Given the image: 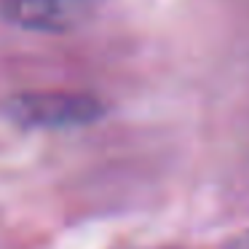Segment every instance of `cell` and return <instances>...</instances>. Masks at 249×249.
I'll return each instance as SVG.
<instances>
[{
	"label": "cell",
	"instance_id": "cell-3",
	"mask_svg": "<svg viewBox=\"0 0 249 249\" xmlns=\"http://www.w3.org/2000/svg\"><path fill=\"white\" fill-rule=\"evenodd\" d=\"M228 249H249V231H244L241 236L231 238V244H228Z\"/></svg>",
	"mask_w": 249,
	"mask_h": 249
},
{
	"label": "cell",
	"instance_id": "cell-2",
	"mask_svg": "<svg viewBox=\"0 0 249 249\" xmlns=\"http://www.w3.org/2000/svg\"><path fill=\"white\" fill-rule=\"evenodd\" d=\"M0 14L27 30H67L83 6L75 0H0Z\"/></svg>",
	"mask_w": 249,
	"mask_h": 249
},
{
	"label": "cell",
	"instance_id": "cell-4",
	"mask_svg": "<svg viewBox=\"0 0 249 249\" xmlns=\"http://www.w3.org/2000/svg\"><path fill=\"white\" fill-rule=\"evenodd\" d=\"M75 3H81V6H83V3H89V0H75Z\"/></svg>",
	"mask_w": 249,
	"mask_h": 249
},
{
	"label": "cell",
	"instance_id": "cell-1",
	"mask_svg": "<svg viewBox=\"0 0 249 249\" xmlns=\"http://www.w3.org/2000/svg\"><path fill=\"white\" fill-rule=\"evenodd\" d=\"M8 115L35 129H70L97 121L102 105L78 91H27L8 102Z\"/></svg>",
	"mask_w": 249,
	"mask_h": 249
}]
</instances>
